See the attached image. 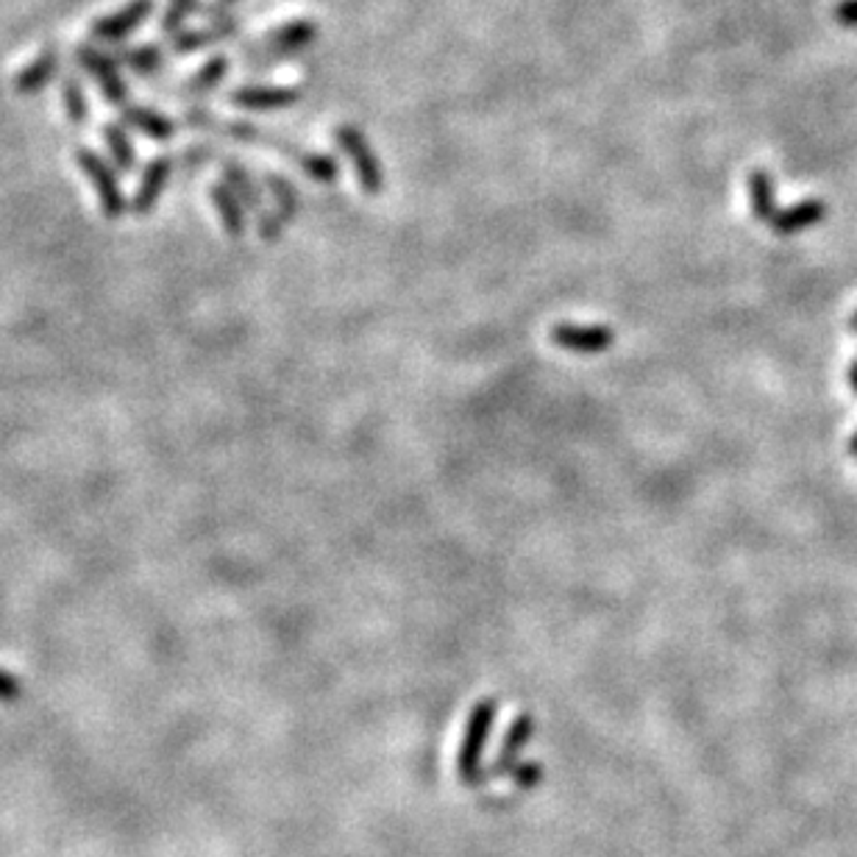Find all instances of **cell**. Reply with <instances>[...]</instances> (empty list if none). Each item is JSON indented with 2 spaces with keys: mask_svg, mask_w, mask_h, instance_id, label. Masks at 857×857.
<instances>
[{
  "mask_svg": "<svg viewBox=\"0 0 857 857\" xmlns=\"http://www.w3.org/2000/svg\"><path fill=\"white\" fill-rule=\"evenodd\" d=\"M75 162H79L81 173H84L86 181L92 184L95 196H98V207L101 212H104V218L120 221L126 209H131V203H126L120 178H117L111 162H106L104 156H98V153L90 151V148H79V151H75Z\"/></svg>",
  "mask_w": 857,
  "mask_h": 857,
  "instance_id": "obj_1",
  "label": "cell"
},
{
  "mask_svg": "<svg viewBox=\"0 0 857 857\" xmlns=\"http://www.w3.org/2000/svg\"><path fill=\"white\" fill-rule=\"evenodd\" d=\"M73 59L84 75L95 81L106 104L111 106H129V84L120 73V61L117 56L95 48V45H79L73 50Z\"/></svg>",
  "mask_w": 857,
  "mask_h": 857,
  "instance_id": "obj_2",
  "label": "cell"
},
{
  "mask_svg": "<svg viewBox=\"0 0 857 857\" xmlns=\"http://www.w3.org/2000/svg\"><path fill=\"white\" fill-rule=\"evenodd\" d=\"M334 142L337 148L349 156L351 165H354L356 181H360L362 192H367V196H379L381 187H385V176H381V167H379V160H376L374 148L367 145L362 131L354 129V126H337Z\"/></svg>",
  "mask_w": 857,
  "mask_h": 857,
  "instance_id": "obj_3",
  "label": "cell"
},
{
  "mask_svg": "<svg viewBox=\"0 0 857 857\" xmlns=\"http://www.w3.org/2000/svg\"><path fill=\"white\" fill-rule=\"evenodd\" d=\"M315 39H318V25L313 20H290V23L279 25V28H270L257 45L248 48V54L254 50V54L262 56L265 64H270V61H282L287 56L301 54Z\"/></svg>",
  "mask_w": 857,
  "mask_h": 857,
  "instance_id": "obj_4",
  "label": "cell"
},
{
  "mask_svg": "<svg viewBox=\"0 0 857 857\" xmlns=\"http://www.w3.org/2000/svg\"><path fill=\"white\" fill-rule=\"evenodd\" d=\"M153 9H156V0H129V3L117 9V12L92 20L90 37L95 39V43H122V39H129L131 34L151 17Z\"/></svg>",
  "mask_w": 857,
  "mask_h": 857,
  "instance_id": "obj_5",
  "label": "cell"
},
{
  "mask_svg": "<svg viewBox=\"0 0 857 857\" xmlns=\"http://www.w3.org/2000/svg\"><path fill=\"white\" fill-rule=\"evenodd\" d=\"M551 343L574 354H601L615 343V331L607 326H579V324H554L549 331Z\"/></svg>",
  "mask_w": 857,
  "mask_h": 857,
  "instance_id": "obj_6",
  "label": "cell"
},
{
  "mask_svg": "<svg viewBox=\"0 0 857 857\" xmlns=\"http://www.w3.org/2000/svg\"><path fill=\"white\" fill-rule=\"evenodd\" d=\"M173 167H176V160L173 156H153L151 162L145 165V171L140 173V184H137L134 198H131V212L134 214H151L160 203L162 192H165L167 181L173 176Z\"/></svg>",
  "mask_w": 857,
  "mask_h": 857,
  "instance_id": "obj_7",
  "label": "cell"
},
{
  "mask_svg": "<svg viewBox=\"0 0 857 857\" xmlns=\"http://www.w3.org/2000/svg\"><path fill=\"white\" fill-rule=\"evenodd\" d=\"M295 101H301V92L293 86H268V84H254V86H237L234 92H228V104L237 106L243 111H273L293 106Z\"/></svg>",
  "mask_w": 857,
  "mask_h": 857,
  "instance_id": "obj_8",
  "label": "cell"
},
{
  "mask_svg": "<svg viewBox=\"0 0 857 857\" xmlns=\"http://www.w3.org/2000/svg\"><path fill=\"white\" fill-rule=\"evenodd\" d=\"M237 28V17L218 20V23H209L207 28H181L176 37H171V48L176 56H192L207 48V45H218L223 39L234 37Z\"/></svg>",
  "mask_w": 857,
  "mask_h": 857,
  "instance_id": "obj_9",
  "label": "cell"
},
{
  "mask_svg": "<svg viewBox=\"0 0 857 857\" xmlns=\"http://www.w3.org/2000/svg\"><path fill=\"white\" fill-rule=\"evenodd\" d=\"M56 73H59V50L48 45V48L39 50L37 59H31L28 64H23L14 73L12 90L17 95H31V92H39L43 86H48L56 79Z\"/></svg>",
  "mask_w": 857,
  "mask_h": 857,
  "instance_id": "obj_10",
  "label": "cell"
},
{
  "mask_svg": "<svg viewBox=\"0 0 857 857\" xmlns=\"http://www.w3.org/2000/svg\"><path fill=\"white\" fill-rule=\"evenodd\" d=\"M120 122L153 142H171L176 137V122L162 111L151 109V106H122Z\"/></svg>",
  "mask_w": 857,
  "mask_h": 857,
  "instance_id": "obj_11",
  "label": "cell"
},
{
  "mask_svg": "<svg viewBox=\"0 0 857 857\" xmlns=\"http://www.w3.org/2000/svg\"><path fill=\"white\" fill-rule=\"evenodd\" d=\"M824 218H826L824 201H819V198H808V201H799L796 207L777 212V218L772 221V228L774 234H779V237H794V234L821 223Z\"/></svg>",
  "mask_w": 857,
  "mask_h": 857,
  "instance_id": "obj_12",
  "label": "cell"
},
{
  "mask_svg": "<svg viewBox=\"0 0 857 857\" xmlns=\"http://www.w3.org/2000/svg\"><path fill=\"white\" fill-rule=\"evenodd\" d=\"M209 201H212L214 212H218V218H221L223 232L234 239L243 237L245 234V207L239 203V198L234 196L232 187H228L223 178L209 187Z\"/></svg>",
  "mask_w": 857,
  "mask_h": 857,
  "instance_id": "obj_13",
  "label": "cell"
},
{
  "mask_svg": "<svg viewBox=\"0 0 857 857\" xmlns=\"http://www.w3.org/2000/svg\"><path fill=\"white\" fill-rule=\"evenodd\" d=\"M221 171H223V181L232 187L234 196L239 198V203H243L248 212H257L262 214L265 207H262V190L257 187V181H254V176L248 171H245L243 165H237L234 160H223L221 162Z\"/></svg>",
  "mask_w": 857,
  "mask_h": 857,
  "instance_id": "obj_14",
  "label": "cell"
},
{
  "mask_svg": "<svg viewBox=\"0 0 857 857\" xmlns=\"http://www.w3.org/2000/svg\"><path fill=\"white\" fill-rule=\"evenodd\" d=\"M749 207L754 221L772 223L777 218V198H774V178L768 171H752L747 178Z\"/></svg>",
  "mask_w": 857,
  "mask_h": 857,
  "instance_id": "obj_15",
  "label": "cell"
},
{
  "mask_svg": "<svg viewBox=\"0 0 857 857\" xmlns=\"http://www.w3.org/2000/svg\"><path fill=\"white\" fill-rule=\"evenodd\" d=\"M117 61L122 68H129L131 73L140 75V79H151L162 70L165 64V50L160 45H134V48H117Z\"/></svg>",
  "mask_w": 857,
  "mask_h": 857,
  "instance_id": "obj_16",
  "label": "cell"
},
{
  "mask_svg": "<svg viewBox=\"0 0 857 857\" xmlns=\"http://www.w3.org/2000/svg\"><path fill=\"white\" fill-rule=\"evenodd\" d=\"M101 137H104V145L111 156V165H115L120 173L134 171V162H137L134 145H131L129 134H126V129H122L120 122H106L104 129H101Z\"/></svg>",
  "mask_w": 857,
  "mask_h": 857,
  "instance_id": "obj_17",
  "label": "cell"
},
{
  "mask_svg": "<svg viewBox=\"0 0 857 857\" xmlns=\"http://www.w3.org/2000/svg\"><path fill=\"white\" fill-rule=\"evenodd\" d=\"M265 187L273 192V201H275L273 209L279 212V218H282L284 223L295 221L301 209V196L293 184H290L284 176H279V173H268V176H265Z\"/></svg>",
  "mask_w": 857,
  "mask_h": 857,
  "instance_id": "obj_18",
  "label": "cell"
},
{
  "mask_svg": "<svg viewBox=\"0 0 857 857\" xmlns=\"http://www.w3.org/2000/svg\"><path fill=\"white\" fill-rule=\"evenodd\" d=\"M228 68H232V59H228V56L223 54L212 56V59H209L207 64H201L198 73L184 84V90L190 92V95H201V92L214 90V86L221 84V81L228 75Z\"/></svg>",
  "mask_w": 857,
  "mask_h": 857,
  "instance_id": "obj_19",
  "label": "cell"
},
{
  "mask_svg": "<svg viewBox=\"0 0 857 857\" xmlns=\"http://www.w3.org/2000/svg\"><path fill=\"white\" fill-rule=\"evenodd\" d=\"M293 156L298 160L295 165H298L306 176L315 178V181H320V184H331L337 178V173H340L337 162L331 160V156H326V153H313V151H301V148H295Z\"/></svg>",
  "mask_w": 857,
  "mask_h": 857,
  "instance_id": "obj_20",
  "label": "cell"
},
{
  "mask_svg": "<svg viewBox=\"0 0 857 857\" xmlns=\"http://www.w3.org/2000/svg\"><path fill=\"white\" fill-rule=\"evenodd\" d=\"M61 106H64V115L73 126H84L86 117H90V106H86L84 98V86L75 75H68L61 81Z\"/></svg>",
  "mask_w": 857,
  "mask_h": 857,
  "instance_id": "obj_21",
  "label": "cell"
},
{
  "mask_svg": "<svg viewBox=\"0 0 857 857\" xmlns=\"http://www.w3.org/2000/svg\"><path fill=\"white\" fill-rule=\"evenodd\" d=\"M198 12H201L198 0H165V12H162L160 17V31L167 34V37H176L178 31L184 28V23Z\"/></svg>",
  "mask_w": 857,
  "mask_h": 857,
  "instance_id": "obj_22",
  "label": "cell"
},
{
  "mask_svg": "<svg viewBox=\"0 0 857 857\" xmlns=\"http://www.w3.org/2000/svg\"><path fill=\"white\" fill-rule=\"evenodd\" d=\"M282 228H284V221L279 218V212L275 209H265L262 214H257V232L259 237L268 239V243H273V239L282 237Z\"/></svg>",
  "mask_w": 857,
  "mask_h": 857,
  "instance_id": "obj_23",
  "label": "cell"
},
{
  "mask_svg": "<svg viewBox=\"0 0 857 857\" xmlns=\"http://www.w3.org/2000/svg\"><path fill=\"white\" fill-rule=\"evenodd\" d=\"M20 693H23V688H20L17 677L0 668V702H17Z\"/></svg>",
  "mask_w": 857,
  "mask_h": 857,
  "instance_id": "obj_24",
  "label": "cell"
},
{
  "mask_svg": "<svg viewBox=\"0 0 857 857\" xmlns=\"http://www.w3.org/2000/svg\"><path fill=\"white\" fill-rule=\"evenodd\" d=\"M835 17H838V23L844 25H857V0H844V3H838Z\"/></svg>",
  "mask_w": 857,
  "mask_h": 857,
  "instance_id": "obj_25",
  "label": "cell"
},
{
  "mask_svg": "<svg viewBox=\"0 0 857 857\" xmlns=\"http://www.w3.org/2000/svg\"><path fill=\"white\" fill-rule=\"evenodd\" d=\"M184 122H187V126H190V129H209V126H212V115H209V111H203V109H192V111H187V115H184Z\"/></svg>",
  "mask_w": 857,
  "mask_h": 857,
  "instance_id": "obj_26",
  "label": "cell"
},
{
  "mask_svg": "<svg viewBox=\"0 0 857 857\" xmlns=\"http://www.w3.org/2000/svg\"><path fill=\"white\" fill-rule=\"evenodd\" d=\"M849 387H852V392L857 396V360L849 365Z\"/></svg>",
  "mask_w": 857,
  "mask_h": 857,
  "instance_id": "obj_27",
  "label": "cell"
},
{
  "mask_svg": "<svg viewBox=\"0 0 857 857\" xmlns=\"http://www.w3.org/2000/svg\"><path fill=\"white\" fill-rule=\"evenodd\" d=\"M234 3H237V0H218V7H223V9H226V12H232Z\"/></svg>",
  "mask_w": 857,
  "mask_h": 857,
  "instance_id": "obj_28",
  "label": "cell"
},
{
  "mask_svg": "<svg viewBox=\"0 0 857 857\" xmlns=\"http://www.w3.org/2000/svg\"><path fill=\"white\" fill-rule=\"evenodd\" d=\"M849 454H855V457H857V435L849 441Z\"/></svg>",
  "mask_w": 857,
  "mask_h": 857,
  "instance_id": "obj_29",
  "label": "cell"
},
{
  "mask_svg": "<svg viewBox=\"0 0 857 857\" xmlns=\"http://www.w3.org/2000/svg\"><path fill=\"white\" fill-rule=\"evenodd\" d=\"M849 329L857 331V309H855V315H852V318H849Z\"/></svg>",
  "mask_w": 857,
  "mask_h": 857,
  "instance_id": "obj_30",
  "label": "cell"
}]
</instances>
